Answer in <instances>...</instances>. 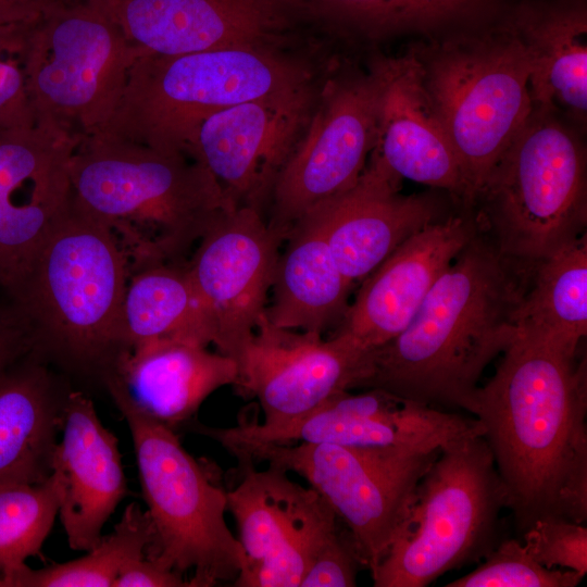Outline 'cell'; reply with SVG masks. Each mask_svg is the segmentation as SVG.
Returning a JSON list of instances; mask_svg holds the SVG:
<instances>
[{"instance_id":"obj_1","label":"cell","mask_w":587,"mask_h":587,"mask_svg":"<svg viewBox=\"0 0 587 587\" xmlns=\"http://www.w3.org/2000/svg\"><path fill=\"white\" fill-rule=\"evenodd\" d=\"M587 365L514 335L476 395L480 422L522 534L535 521L587 520Z\"/></svg>"},{"instance_id":"obj_2","label":"cell","mask_w":587,"mask_h":587,"mask_svg":"<svg viewBox=\"0 0 587 587\" xmlns=\"http://www.w3.org/2000/svg\"><path fill=\"white\" fill-rule=\"evenodd\" d=\"M534 263L504 255L479 229L405 328L371 350L362 388L474 416L484 371L514 338V312Z\"/></svg>"},{"instance_id":"obj_3","label":"cell","mask_w":587,"mask_h":587,"mask_svg":"<svg viewBox=\"0 0 587 587\" xmlns=\"http://www.w3.org/2000/svg\"><path fill=\"white\" fill-rule=\"evenodd\" d=\"M71 185L76 205L112 234L130 273L182 263L208 228L236 207L190 155L103 135L77 143Z\"/></svg>"},{"instance_id":"obj_4","label":"cell","mask_w":587,"mask_h":587,"mask_svg":"<svg viewBox=\"0 0 587 587\" xmlns=\"http://www.w3.org/2000/svg\"><path fill=\"white\" fill-rule=\"evenodd\" d=\"M130 271L112 234L72 195L5 304L30 353L51 352L103 370L120 351L121 308Z\"/></svg>"},{"instance_id":"obj_5","label":"cell","mask_w":587,"mask_h":587,"mask_svg":"<svg viewBox=\"0 0 587 587\" xmlns=\"http://www.w3.org/2000/svg\"><path fill=\"white\" fill-rule=\"evenodd\" d=\"M325 71V70H324ZM309 58L288 49L234 47L145 54L132 65L103 135L185 153L198 126L238 103L297 90L317 79Z\"/></svg>"},{"instance_id":"obj_6","label":"cell","mask_w":587,"mask_h":587,"mask_svg":"<svg viewBox=\"0 0 587 587\" xmlns=\"http://www.w3.org/2000/svg\"><path fill=\"white\" fill-rule=\"evenodd\" d=\"M504 12L409 49L461 164L467 209L533 110L532 58Z\"/></svg>"},{"instance_id":"obj_7","label":"cell","mask_w":587,"mask_h":587,"mask_svg":"<svg viewBox=\"0 0 587 587\" xmlns=\"http://www.w3.org/2000/svg\"><path fill=\"white\" fill-rule=\"evenodd\" d=\"M474 207L507 257L537 262L585 234V147L557 110H533L488 174Z\"/></svg>"},{"instance_id":"obj_8","label":"cell","mask_w":587,"mask_h":587,"mask_svg":"<svg viewBox=\"0 0 587 587\" xmlns=\"http://www.w3.org/2000/svg\"><path fill=\"white\" fill-rule=\"evenodd\" d=\"M507 495L483 435L453 440L421 477L394 544L371 573L375 587H426L496 546Z\"/></svg>"},{"instance_id":"obj_9","label":"cell","mask_w":587,"mask_h":587,"mask_svg":"<svg viewBox=\"0 0 587 587\" xmlns=\"http://www.w3.org/2000/svg\"><path fill=\"white\" fill-rule=\"evenodd\" d=\"M114 402L132 434L153 528L148 555L183 576L191 571V587L234 584L245 553L226 523L227 489L182 446L173 429L126 402Z\"/></svg>"},{"instance_id":"obj_10","label":"cell","mask_w":587,"mask_h":587,"mask_svg":"<svg viewBox=\"0 0 587 587\" xmlns=\"http://www.w3.org/2000/svg\"><path fill=\"white\" fill-rule=\"evenodd\" d=\"M141 55L99 5L60 0L28 34L26 77L36 122L79 140L98 134Z\"/></svg>"},{"instance_id":"obj_11","label":"cell","mask_w":587,"mask_h":587,"mask_svg":"<svg viewBox=\"0 0 587 587\" xmlns=\"http://www.w3.org/2000/svg\"><path fill=\"white\" fill-rule=\"evenodd\" d=\"M439 451L259 444L232 454L239 462H265L304 478L347 528L363 567L372 573L397 538L416 486Z\"/></svg>"},{"instance_id":"obj_12","label":"cell","mask_w":587,"mask_h":587,"mask_svg":"<svg viewBox=\"0 0 587 587\" xmlns=\"http://www.w3.org/2000/svg\"><path fill=\"white\" fill-rule=\"evenodd\" d=\"M377 99L369 66H328L310 122L268 199L267 224L283 239L313 209L357 183L375 145Z\"/></svg>"},{"instance_id":"obj_13","label":"cell","mask_w":587,"mask_h":587,"mask_svg":"<svg viewBox=\"0 0 587 587\" xmlns=\"http://www.w3.org/2000/svg\"><path fill=\"white\" fill-rule=\"evenodd\" d=\"M239 463L245 471L227 489V511L237 525L245 565L233 585L300 587L314 554L342 524L316 490L294 482L287 471Z\"/></svg>"},{"instance_id":"obj_14","label":"cell","mask_w":587,"mask_h":587,"mask_svg":"<svg viewBox=\"0 0 587 587\" xmlns=\"http://www.w3.org/2000/svg\"><path fill=\"white\" fill-rule=\"evenodd\" d=\"M238 366L235 386L255 398L263 426L295 421L341 391L362 388L371 350L351 337L279 328L265 314L232 357Z\"/></svg>"},{"instance_id":"obj_15","label":"cell","mask_w":587,"mask_h":587,"mask_svg":"<svg viewBox=\"0 0 587 587\" xmlns=\"http://www.w3.org/2000/svg\"><path fill=\"white\" fill-rule=\"evenodd\" d=\"M145 54L288 49L314 34L295 0H90Z\"/></svg>"},{"instance_id":"obj_16","label":"cell","mask_w":587,"mask_h":587,"mask_svg":"<svg viewBox=\"0 0 587 587\" xmlns=\"http://www.w3.org/2000/svg\"><path fill=\"white\" fill-rule=\"evenodd\" d=\"M327 68L304 87L232 105L198 126L187 154L213 175L233 204L262 211L268 203L310 122Z\"/></svg>"},{"instance_id":"obj_17","label":"cell","mask_w":587,"mask_h":587,"mask_svg":"<svg viewBox=\"0 0 587 587\" xmlns=\"http://www.w3.org/2000/svg\"><path fill=\"white\" fill-rule=\"evenodd\" d=\"M283 240L261 210L239 205L198 241L186 266L218 352L233 357L265 314Z\"/></svg>"},{"instance_id":"obj_18","label":"cell","mask_w":587,"mask_h":587,"mask_svg":"<svg viewBox=\"0 0 587 587\" xmlns=\"http://www.w3.org/2000/svg\"><path fill=\"white\" fill-rule=\"evenodd\" d=\"M480 422L397 396L380 388L341 391L303 416L277 426L252 422L245 439L258 444L335 445L427 453L470 435H482Z\"/></svg>"},{"instance_id":"obj_19","label":"cell","mask_w":587,"mask_h":587,"mask_svg":"<svg viewBox=\"0 0 587 587\" xmlns=\"http://www.w3.org/2000/svg\"><path fill=\"white\" fill-rule=\"evenodd\" d=\"M79 141L38 122L0 132V288L7 296L70 202Z\"/></svg>"},{"instance_id":"obj_20","label":"cell","mask_w":587,"mask_h":587,"mask_svg":"<svg viewBox=\"0 0 587 587\" xmlns=\"http://www.w3.org/2000/svg\"><path fill=\"white\" fill-rule=\"evenodd\" d=\"M480 229L472 209L448 214L400 243L363 280L337 330L365 349L401 333L455 255Z\"/></svg>"},{"instance_id":"obj_21","label":"cell","mask_w":587,"mask_h":587,"mask_svg":"<svg viewBox=\"0 0 587 587\" xmlns=\"http://www.w3.org/2000/svg\"><path fill=\"white\" fill-rule=\"evenodd\" d=\"M367 66L378 85L376 135L371 154L400 178L446 191L467 209V187L450 139L408 50L375 55Z\"/></svg>"},{"instance_id":"obj_22","label":"cell","mask_w":587,"mask_h":587,"mask_svg":"<svg viewBox=\"0 0 587 587\" xmlns=\"http://www.w3.org/2000/svg\"><path fill=\"white\" fill-rule=\"evenodd\" d=\"M401 179L370 154L351 188L310 212L350 284L364 279L407 238L447 216L436 195L401 193Z\"/></svg>"},{"instance_id":"obj_23","label":"cell","mask_w":587,"mask_h":587,"mask_svg":"<svg viewBox=\"0 0 587 587\" xmlns=\"http://www.w3.org/2000/svg\"><path fill=\"white\" fill-rule=\"evenodd\" d=\"M62 437L51 460L58 516L73 550L88 551L127 495L118 440L98 417L93 402L79 391L66 394Z\"/></svg>"},{"instance_id":"obj_24","label":"cell","mask_w":587,"mask_h":587,"mask_svg":"<svg viewBox=\"0 0 587 587\" xmlns=\"http://www.w3.org/2000/svg\"><path fill=\"white\" fill-rule=\"evenodd\" d=\"M102 373L113 401L174 430L211 394L235 385L238 366L208 346L164 338L120 350Z\"/></svg>"},{"instance_id":"obj_25","label":"cell","mask_w":587,"mask_h":587,"mask_svg":"<svg viewBox=\"0 0 587 587\" xmlns=\"http://www.w3.org/2000/svg\"><path fill=\"white\" fill-rule=\"evenodd\" d=\"M533 64V105H545L580 128L587 117L585 0H525L505 11Z\"/></svg>"},{"instance_id":"obj_26","label":"cell","mask_w":587,"mask_h":587,"mask_svg":"<svg viewBox=\"0 0 587 587\" xmlns=\"http://www.w3.org/2000/svg\"><path fill=\"white\" fill-rule=\"evenodd\" d=\"M316 34L378 43L403 35L442 36L488 23L508 0H295Z\"/></svg>"},{"instance_id":"obj_27","label":"cell","mask_w":587,"mask_h":587,"mask_svg":"<svg viewBox=\"0 0 587 587\" xmlns=\"http://www.w3.org/2000/svg\"><path fill=\"white\" fill-rule=\"evenodd\" d=\"M65 396L30 353L0 375V485L48 479Z\"/></svg>"},{"instance_id":"obj_28","label":"cell","mask_w":587,"mask_h":587,"mask_svg":"<svg viewBox=\"0 0 587 587\" xmlns=\"http://www.w3.org/2000/svg\"><path fill=\"white\" fill-rule=\"evenodd\" d=\"M286 239L288 246L278 258L265 316L279 328L322 334L344 315L352 284L336 264L313 213L301 218Z\"/></svg>"},{"instance_id":"obj_29","label":"cell","mask_w":587,"mask_h":587,"mask_svg":"<svg viewBox=\"0 0 587 587\" xmlns=\"http://www.w3.org/2000/svg\"><path fill=\"white\" fill-rule=\"evenodd\" d=\"M514 335L576 358L587 334V236L534 263L514 312Z\"/></svg>"},{"instance_id":"obj_30","label":"cell","mask_w":587,"mask_h":587,"mask_svg":"<svg viewBox=\"0 0 587 587\" xmlns=\"http://www.w3.org/2000/svg\"><path fill=\"white\" fill-rule=\"evenodd\" d=\"M164 338L213 344L212 328L182 263L130 273L122 302L120 350Z\"/></svg>"},{"instance_id":"obj_31","label":"cell","mask_w":587,"mask_h":587,"mask_svg":"<svg viewBox=\"0 0 587 587\" xmlns=\"http://www.w3.org/2000/svg\"><path fill=\"white\" fill-rule=\"evenodd\" d=\"M153 528L137 503L125 508L112 532L79 559L39 570L26 563L0 575V587H113L121 570L151 552Z\"/></svg>"},{"instance_id":"obj_32","label":"cell","mask_w":587,"mask_h":587,"mask_svg":"<svg viewBox=\"0 0 587 587\" xmlns=\"http://www.w3.org/2000/svg\"><path fill=\"white\" fill-rule=\"evenodd\" d=\"M58 509L51 476L38 484L0 485V575L40 554Z\"/></svg>"},{"instance_id":"obj_33","label":"cell","mask_w":587,"mask_h":587,"mask_svg":"<svg viewBox=\"0 0 587 587\" xmlns=\"http://www.w3.org/2000/svg\"><path fill=\"white\" fill-rule=\"evenodd\" d=\"M584 576L564 569H548L527 551L522 539L496 545L485 561L446 587H575Z\"/></svg>"},{"instance_id":"obj_34","label":"cell","mask_w":587,"mask_h":587,"mask_svg":"<svg viewBox=\"0 0 587 587\" xmlns=\"http://www.w3.org/2000/svg\"><path fill=\"white\" fill-rule=\"evenodd\" d=\"M32 26L0 29V132L36 123L26 77L27 40Z\"/></svg>"},{"instance_id":"obj_35","label":"cell","mask_w":587,"mask_h":587,"mask_svg":"<svg viewBox=\"0 0 587 587\" xmlns=\"http://www.w3.org/2000/svg\"><path fill=\"white\" fill-rule=\"evenodd\" d=\"M527 551L548 569L587 573V528L584 523L561 516L535 521L521 534Z\"/></svg>"},{"instance_id":"obj_36","label":"cell","mask_w":587,"mask_h":587,"mask_svg":"<svg viewBox=\"0 0 587 587\" xmlns=\"http://www.w3.org/2000/svg\"><path fill=\"white\" fill-rule=\"evenodd\" d=\"M363 567L351 536L342 525L317 550L300 587H353Z\"/></svg>"},{"instance_id":"obj_37","label":"cell","mask_w":587,"mask_h":587,"mask_svg":"<svg viewBox=\"0 0 587 587\" xmlns=\"http://www.w3.org/2000/svg\"><path fill=\"white\" fill-rule=\"evenodd\" d=\"M191 587L189 578L161 565L150 555L128 562L113 587Z\"/></svg>"},{"instance_id":"obj_38","label":"cell","mask_w":587,"mask_h":587,"mask_svg":"<svg viewBox=\"0 0 587 587\" xmlns=\"http://www.w3.org/2000/svg\"><path fill=\"white\" fill-rule=\"evenodd\" d=\"M30 353L27 336L7 305L0 307V375Z\"/></svg>"},{"instance_id":"obj_39","label":"cell","mask_w":587,"mask_h":587,"mask_svg":"<svg viewBox=\"0 0 587 587\" xmlns=\"http://www.w3.org/2000/svg\"><path fill=\"white\" fill-rule=\"evenodd\" d=\"M60 0H0V29L28 27Z\"/></svg>"}]
</instances>
